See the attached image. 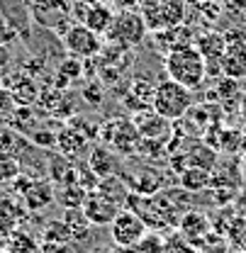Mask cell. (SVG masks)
<instances>
[{"label":"cell","instance_id":"5bb4252c","mask_svg":"<svg viewBox=\"0 0 246 253\" xmlns=\"http://www.w3.org/2000/svg\"><path fill=\"white\" fill-rule=\"evenodd\" d=\"M134 125L139 129L142 139H158V141H168L173 134V122H168L166 117H161L154 107L134 112Z\"/></svg>","mask_w":246,"mask_h":253},{"label":"cell","instance_id":"4316f807","mask_svg":"<svg viewBox=\"0 0 246 253\" xmlns=\"http://www.w3.org/2000/svg\"><path fill=\"white\" fill-rule=\"evenodd\" d=\"M86 197H88V190L81 183H71V185H63L56 190V200L61 202L63 210H81Z\"/></svg>","mask_w":246,"mask_h":253},{"label":"cell","instance_id":"44dd1931","mask_svg":"<svg viewBox=\"0 0 246 253\" xmlns=\"http://www.w3.org/2000/svg\"><path fill=\"white\" fill-rule=\"evenodd\" d=\"M227 37H224V32H205V34H197V39H195V49L205 56V61L207 63H217L222 56H224V51H227Z\"/></svg>","mask_w":246,"mask_h":253},{"label":"cell","instance_id":"d4e9b609","mask_svg":"<svg viewBox=\"0 0 246 253\" xmlns=\"http://www.w3.org/2000/svg\"><path fill=\"white\" fill-rule=\"evenodd\" d=\"M181 180V188H185L188 192H202V190H210V183H212V173L210 170H202V168H193L188 166L183 173L178 175Z\"/></svg>","mask_w":246,"mask_h":253},{"label":"cell","instance_id":"2e32d148","mask_svg":"<svg viewBox=\"0 0 246 253\" xmlns=\"http://www.w3.org/2000/svg\"><path fill=\"white\" fill-rule=\"evenodd\" d=\"M154 37H156V46L168 56L171 51H178V49H185V46H195L197 30L190 22H183V25H176L171 30L156 32Z\"/></svg>","mask_w":246,"mask_h":253},{"label":"cell","instance_id":"8992f818","mask_svg":"<svg viewBox=\"0 0 246 253\" xmlns=\"http://www.w3.org/2000/svg\"><path fill=\"white\" fill-rule=\"evenodd\" d=\"M71 10H73V0H30V15L39 27L66 34L71 27Z\"/></svg>","mask_w":246,"mask_h":253},{"label":"cell","instance_id":"74e56055","mask_svg":"<svg viewBox=\"0 0 246 253\" xmlns=\"http://www.w3.org/2000/svg\"><path fill=\"white\" fill-rule=\"evenodd\" d=\"M15 107H17V102H15L12 93L5 85H0V115H12Z\"/></svg>","mask_w":246,"mask_h":253},{"label":"cell","instance_id":"484cf974","mask_svg":"<svg viewBox=\"0 0 246 253\" xmlns=\"http://www.w3.org/2000/svg\"><path fill=\"white\" fill-rule=\"evenodd\" d=\"M98 190L105 195V197H110V200H115L120 207L127 205V197H129V185L124 183L122 175H107V178H100V183H98Z\"/></svg>","mask_w":246,"mask_h":253},{"label":"cell","instance_id":"7a4b0ae2","mask_svg":"<svg viewBox=\"0 0 246 253\" xmlns=\"http://www.w3.org/2000/svg\"><path fill=\"white\" fill-rule=\"evenodd\" d=\"M139 15L149 32H163L176 25L188 22V2L185 0H137Z\"/></svg>","mask_w":246,"mask_h":253},{"label":"cell","instance_id":"52a82bcc","mask_svg":"<svg viewBox=\"0 0 246 253\" xmlns=\"http://www.w3.org/2000/svg\"><path fill=\"white\" fill-rule=\"evenodd\" d=\"M61 44L68 51V56H76V59H95L102 51L100 34L88 30L86 25H71L61 37Z\"/></svg>","mask_w":246,"mask_h":253},{"label":"cell","instance_id":"f1b7e54d","mask_svg":"<svg viewBox=\"0 0 246 253\" xmlns=\"http://www.w3.org/2000/svg\"><path fill=\"white\" fill-rule=\"evenodd\" d=\"M7 249L12 253H34L39 251V241L30 231H12L7 239Z\"/></svg>","mask_w":246,"mask_h":253},{"label":"cell","instance_id":"bcb514c9","mask_svg":"<svg viewBox=\"0 0 246 253\" xmlns=\"http://www.w3.org/2000/svg\"><path fill=\"white\" fill-rule=\"evenodd\" d=\"M202 2H217V5H222L224 0H202Z\"/></svg>","mask_w":246,"mask_h":253},{"label":"cell","instance_id":"d6986e66","mask_svg":"<svg viewBox=\"0 0 246 253\" xmlns=\"http://www.w3.org/2000/svg\"><path fill=\"white\" fill-rule=\"evenodd\" d=\"M22 197H25V205L32 212H37V210H44L47 205H51L56 200V190L44 178H32L30 185L22 190Z\"/></svg>","mask_w":246,"mask_h":253},{"label":"cell","instance_id":"3957f363","mask_svg":"<svg viewBox=\"0 0 246 253\" xmlns=\"http://www.w3.org/2000/svg\"><path fill=\"white\" fill-rule=\"evenodd\" d=\"M151 107L161 117H166L168 122H178V120H183L185 115H188V110L193 107V90L166 76L163 81L156 83L154 105Z\"/></svg>","mask_w":246,"mask_h":253},{"label":"cell","instance_id":"277c9868","mask_svg":"<svg viewBox=\"0 0 246 253\" xmlns=\"http://www.w3.org/2000/svg\"><path fill=\"white\" fill-rule=\"evenodd\" d=\"M105 146H110L115 154L124 158H132L139 154V144H142V134L134 125V120L129 117H110L100 125V134Z\"/></svg>","mask_w":246,"mask_h":253},{"label":"cell","instance_id":"e0dca14e","mask_svg":"<svg viewBox=\"0 0 246 253\" xmlns=\"http://www.w3.org/2000/svg\"><path fill=\"white\" fill-rule=\"evenodd\" d=\"M176 229H178V234L183 236L188 244H193V246L200 249V244L205 241V236L212 231V221H210V217L205 212L190 210V212H185L183 217H181Z\"/></svg>","mask_w":246,"mask_h":253},{"label":"cell","instance_id":"f35d334b","mask_svg":"<svg viewBox=\"0 0 246 253\" xmlns=\"http://www.w3.org/2000/svg\"><path fill=\"white\" fill-rule=\"evenodd\" d=\"M39 253H73L71 244H51V241H42Z\"/></svg>","mask_w":246,"mask_h":253},{"label":"cell","instance_id":"9c48e42d","mask_svg":"<svg viewBox=\"0 0 246 253\" xmlns=\"http://www.w3.org/2000/svg\"><path fill=\"white\" fill-rule=\"evenodd\" d=\"M156 207L161 210V214L166 217L168 226H178V221L185 212L193 210V192H188L185 188H163L161 192L154 195Z\"/></svg>","mask_w":246,"mask_h":253},{"label":"cell","instance_id":"e575fe53","mask_svg":"<svg viewBox=\"0 0 246 253\" xmlns=\"http://www.w3.org/2000/svg\"><path fill=\"white\" fill-rule=\"evenodd\" d=\"M56 134L59 131H51L47 126H37L30 134V141L39 149H56Z\"/></svg>","mask_w":246,"mask_h":253},{"label":"cell","instance_id":"7dc6e473","mask_svg":"<svg viewBox=\"0 0 246 253\" xmlns=\"http://www.w3.org/2000/svg\"><path fill=\"white\" fill-rule=\"evenodd\" d=\"M76 2H98V0H76Z\"/></svg>","mask_w":246,"mask_h":253},{"label":"cell","instance_id":"4dcf8cb0","mask_svg":"<svg viewBox=\"0 0 246 253\" xmlns=\"http://www.w3.org/2000/svg\"><path fill=\"white\" fill-rule=\"evenodd\" d=\"M215 90H217V97H219L222 105H227L229 100H239V97H242L239 81H237V78H229V76H222V78L217 81Z\"/></svg>","mask_w":246,"mask_h":253},{"label":"cell","instance_id":"8fae6325","mask_svg":"<svg viewBox=\"0 0 246 253\" xmlns=\"http://www.w3.org/2000/svg\"><path fill=\"white\" fill-rule=\"evenodd\" d=\"M81 210L86 212V217L91 219L93 226H110L115 221V217L120 214L122 207L115 200L105 197L100 190H93V192H88V197H86Z\"/></svg>","mask_w":246,"mask_h":253},{"label":"cell","instance_id":"ba28073f","mask_svg":"<svg viewBox=\"0 0 246 253\" xmlns=\"http://www.w3.org/2000/svg\"><path fill=\"white\" fill-rule=\"evenodd\" d=\"M110 231H112V241L117 246H127V249H134L149 231V226L144 224V219L132 212L129 207H122L120 214L115 217V221L110 224Z\"/></svg>","mask_w":246,"mask_h":253},{"label":"cell","instance_id":"9a60e30c","mask_svg":"<svg viewBox=\"0 0 246 253\" xmlns=\"http://www.w3.org/2000/svg\"><path fill=\"white\" fill-rule=\"evenodd\" d=\"M91 139L78 131L76 126L63 125L56 134V151L66 156L68 161H78V158H86V154H91Z\"/></svg>","mask_w":246,"mask_h":253},{"label":"cell","instance_id":"f907efd6","mask_svg":"<svg viewBox=\"0 0 246 253\" xmlns=\"http://www.w3.org/2000/svg\"><path fill=\"white\" fill-rule=\"evenodd\" d=\"M34 253H39V251H34Z\"/></svg>","mask_w":246,"mask_h":253},{"label":"cell","instance_id":"cb8c5ba5","mask_svg":"<svg viewBox=\"0 0 246 253\" xmlns=\"http://www.w3.org/2000/svg\"><path fill=\"white\" fill-rule=\"evenodd\" d=\"M61 219L66 221V226H68V231H71V239H73V241H86V239L91 236L93 224H91V219L86 217V212H83V210H63Z\"/></svg>","mask_w":246,"mask_h":253},{"label":"cell","instance_id":"c3c4849f","mask_svg":"<svg viewBox=\"0 0 246 253\" xmlns=\"http://www.w3.org/2000/svg\"><path fill=\"white\" fill-rule=\"evenodd\" d=\"M242 251H246V231H244V246H242Z\"/></svg>","mask_w":246,"mask_h":253},{"label":"cell","instance_id":"8d00e7d4","mask_svg":"<svg viewBox=\"0 0 246 253\" xmlns=\"http://www.w3.org/2000/svg\"><path fill=\"white\" fill-rule=\"evenodd\" d=\"M17 146V131L10 125L0 122V154H12Z\"/></svg>","mask_w":246,"mask_h":253},{"label":"cell","instance_id":"ac0fdd59","mask_svg":"<svg viewBox=\"0 0 246 253\" xmlns=\"http://www.w3.org/2000/svg\"><path fill=\"white\" fill-rule=\"evenodd\" d=\"M88 168L98 178L117 175L120 173V154H115L105 144H95L91 149V154H88Z\"/></svg>","mask_w":246,"mask_h":253},{"label":"cell","instance_id":"83f0119b","mask_svg":"<svg viewBox=\"0 0 246 253\" xmlns=\"http://www.w3.org/2000/svg\"><path fill=\"white\" fill-rule=\"evenodd\" d=\"M42 241H51V244H71V231L63 219H49L42 229Z\"/></svg>","mask_w":246,"mask_h":253},{"label":"cell","instance_id":"ee69618b","mask_svg":"<svg viewBox=\"0 0 246 253\" xmlns=\"http://www.w3.org/2000/svg\"><path fill=\"white\" fill-rule=\"evenodd\" d=\"M105 253H134V249H127V246H117V244H115L112 249H107Z\"/></svg>","mask_w":246,"mask_h":253},{"label":"cell","instance_id":"ab89813d","mask_svg":"<svg viewBox=\"0 0 246 253\" xmlns=\"http://www.w3.org/2000/svg\"><path fill=\"white\" fill-rule=\"evenodd\" d=\"M222 10L229 12V15H244L246 0H224V2H222Z\"/></svg>","mask_w":246,"mask_h":253},{"label":"cell","instance_id":"836d02e7","mask_svg":"<svg viewBox=\"0 0 246 253\" xmlns=\"http://www.w3.org/2000/svg\"><path fill=\"white\" fill-rule=\"evenodd\" d=\"M229 249H232V246H229L227 236H222V234H217V231H210V234L205 236V241L200 244V251L202 253H227Z\"/></svg>","mask_w":246,"mask_h":253},{"label":"cell","instance_id":"7c38bea8","mask_svg":"<svg viewBox=\"0 0 246 253\" xmlns=\"http://www.w3.org/2000/svg\"><path fill=\"white\" fill-rule=\"evenodd\" d=\"M124 178V183L129 185L132 192H137V195H144V197H154L156 192H161L163 188H168L166 185V178H163V173L156 168V166H142L139 170H134L132 175H127V173H120Z\"/></svg>","mask_w":246,"mask_h":253},{"label":"cell","instance_id":"7402d4cb","mask_svg":"<svg viewBox=\"0 0 246 253\" xmlns=\"http://www.w3.org/2000/svg\"><path fill=\"white\" fill-rule=\"evenodd\" d=\"M185 161H188V166H193V168H202V170H210V173L219 166L217 149L215 146H210L207 141H197V144H193V146L185 151Z\"/></svg>","mask_w":246,"mask_h":253},{"label":"cell","instance_id":"d6a6232c","mask_svg":"<svg viewBox=\"0 0 246 253\" xmlns=\"http://www.w3.org/2000/svg\"><path fill=\"white\" fill-rule=\"evenodd\" d=\"M81 95H83V102H86L88 107H100V105L105 102V85H102L98 78H93V81H88V83L83 85Z\"/></svg>","mask_w":246,"mask_h":253},{"label":"cell","instance_id":"ffe728a7","mask_svg":"<svg viewBox=\"0 0 246 253\" xmlns=\"http://www.w3.org/2000/svg\"><path fill=\"white\" fill-rule=\"evenodd\" d=\"M219 68H222V76H229L237 81L246 78V42L229 44L224 56L219 59Z\"/></svg>","mask_w":246,"mask_h":253},{"label":"cell","instance_id":"6da1fadb","mask_svg":"<svg viewBox=\"0 0 246 253\" xmlns=\"http://www.w3.org/2000/svg\"><path fill=\"white\" fill-rule=\"evenodd\" d=\"M166 76L190 90H197L207 78V61L195 46H185L166 56Z\"/></svg>","mask_w":246,"mask_h":253},{"label":"cell","instance_id":"5b68a950","mask_svg":"<svg viewBox=\"0 0 246 253\" xmlns=\"http://www.w3.org/2000/svg\"><path fill=\"white\" fill-rule=\"evenodd\" d=\"M147 32L149 30H147L139 10H120V12H115V20H112L110 30L105 34V42L134 49V46H139L144 42Z\"/></svg>","mask_w":246,"mask_h":253},{"label":"cell","instance_id":"7bdbcfd3","mask_svg":"<svg viewBox=\"0 0 246 253\" xmlns=\"http://www.w3.org/2000/svg\"><path fill=\"white\" fill-rule=\"evenodd\" d=\"M239 122H242V126L246 129V90L242 93V97H239Z\"/></svg>","mask_w":246,"mask_h":253},{"label":"cell","instance_id":"d590c367","mask_svg":"<svg viewBox=\"0 0 246 253\" xmlns=\"http://www.w3.org/2000/svg\"><path fill=\"white\" fill-rule=\"evenodd\" d=\"M163 253H202V251L197 246L188 244L181 234H171V236H166V251Z\"/></svg>","mask_w":246,"mask_h":253},{"label":"cell","instance_id":"b9f144b4","mask_svg":"<svg viewBox=\"0 0 246 253\" xmlns=\"http://www.w3.org/2000/svg\"><path fill=\"white\" fill-rule=\"evenodd\" d=\"M10 61H12V56H10V49H7L5 44H0V73H5V71H7Z\"/></svg>","mask_w":246,"mask_h":253},{"label":"cell","instance_id":"60d3db41","mask_svg":"<svg viewBox=\"0 0 246 253\" xmlns=\"http://www.w3.org/2000/svg\"><path fill=\"white\" fill-rule=\"evenodd\" d=\"M232 207H234V212H237L239 217H244L246 219V185L239 188L237 197H234V202H232Z\"/></svg>","mask_w":246,"mask_h":253},{"label":"cell","instance_id":"603a6c76","mask_svg":"<svg viewBox=\"0 0 246 253\" xmlns=\"http://www.w3.org/2000/svg\"><path fill=\"white\" fill-rule=\"evenodd\" d=\"M83 59H76V56H68V59H63L59 63V68H56V81H54V88H59V90H66L73 81H78V78H83Z\"/></svg>","mask_w":246,"mask_h":253},{"label":"cell","instance_id":"f546056e","mask_svg":"<svg viewBox=\"0 0 246 253\" xmlns=\"http://www.w3.org/2000/svg\"><path fill=\"white\" fill-rule=\"evenodd\" d=\"M22 175V163L15 154H0V183H15Z\"/></svg>","mask_w":246,"mask_h":253},{"label":"cell","instance_id":"1f68e13d","mask_svg":"<svg viewBox=\"0 0 246 253\" xmlns=\"http://www.w3.org/2000/svg\"><path fill=\"white\" fill-rule=\"evenodd\" d=\"M166 251V236L161 231H147V236L134 246V253H163Z\"/></svg>","mask_w":246,"mask_h":253},{"label":"cell","instance_id":"30bf717a","mask_svg":"<svg viewBox=\"0 0 246 253\" xmlns=\"http://www.w3.org/2000/svg\"><path fill=\"white\" fill-rule=\"evenodd\" d=\"M71 15H73L76 20H81L78 25H86L88 30H93L95 34H100V37L107 34L112 20H115V12H112L110 5H105L102 0H98V2H76V0H73Z\"/></svg>","mask_w":246,"mask_h":253},{"label":"cell","instance_id":"4fadbf2b","mask_svg":"<svg viewBox=\"0 0 246 253\" xmlns=\"http://www.w3.org/2000/svg\"><path fill=\"white\" fill-rule=\"evenodd\" d=\"M12 97L17 102V107H32L34 102H39V85L34 81V76H30L27 71H15V73H7L5 76V83H2Z\"/></svg>","mask_w":246,"mask_h":253},{"label":"cell","instance_id":"681fc988","mask_svg":"<svg viewBox=\"0 0 246 253\" xmlns=\"http://www.w3.org/2000/svg\"><path fill=\"white\" fill-rule=\"evenodd\" d=\"M0 253H12V251H10V249H5V251H0Z\"/></svg>","mask_w":246,"mask_h":253},{"label":"cell","instance_id":"f6af8a7d","mask_svg":"<svg viewBox=\"0 0 246 253\" xmlns=\"http://www.w3.org/2000/svg\"><path fill=\"white\" fill-rule=\"evenodd\" d=\"M242 170H244V175H246V154H244V158H242Z\"/></svg>","mask_w":246,"mask_h":253}]
</instances>
